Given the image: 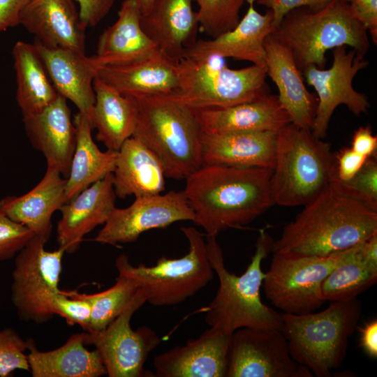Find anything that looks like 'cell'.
Listing matches in <instances>:
<instances>
[{
    "label": "cell",
    "instance_id": "obj_1",
    "mask_svg": "<svg viewBox=\"0 0 377 377\" xmlns=\"http://www.w3.org/2000/svg\"><path fill=\"white\" fill-rule=\"evenodd\" d=\"M272 173L265 168L202 165L186 179L183 191L193 222L210 236L252 222L274 204Z\"/></svg>",
    "mask_w": 377,
    "mask_h": 377
},
{
    "label": "cell",
    "instance_id": "obj_2",
    "mask_svg": "<svg viewBox=\"0 0 377 377\" xmlns=\"http://www.w3.org/2000/svg\"><path fill=\"white\" fill-rule=\"evenodd\" d=\"M377 232V212L328 186L283 229L273 253L327 256Z\"/></svg>",
    "mask_w": 377,
    "mask_h": 377
},
{
    "label": "cell",
    "instance_id": "obj_3",
    "mask_svg": "<svg viewBox=\"0 0 377 377\" xmlns=\"http://www.w3.org/2000/svg\"><path fill=\"white\" fill-rule=\"evenodd\" d=\"M205 236L207 256L219 281L214 298L205 309L207 324L227 335L242 327L281 330V313L263 303L260 298L265 277L261 265L272 251L274 243L268 232L264 228L260 230L255 253L240 276L226 269L216 236Z\"/></svg>",
    "mask_w": 377,
    "mask_h": 377
},
{
    "label": "cell",
    "instance_id": "obj_4",
    "mask_svg": "<svg viewBox=\"0 0 377 377\" xmlns=\"http://www.w3.org/2000/svg\"><path fill=\"white\" fill-rule=\"evenodd\" d=\"M271 34L290 51L301 71L309 65L325 68L329 50L349 46L364 58L370 46L367 29L345 0H332L318 8H295Z\"/></svg>",
    "mask_w": 377,
    "mask_h": 377
},
{
    "label": "cell",
    "instance_id": "obj_5",
    "mask_svg": "<svg viewBox=\"0 0 377 377\" xmlns=\"http://www.w3.org/2000/svg\"><path fill=\"white\" fill-rule=\"evenodd\" d=\"M134 97L138 112L132 137L157 157L165 177L186 179L202 165V131L193 110L167 95Z\"/></svg>",
    "mask_w": 377,
    "mask_h": 377
},
{
    "label": "cell",
    "instance_id": "obj_6",
    "mask_svg": "<svg viewBox=\"0 0 377 377\" xmlns=\"http://www.w3.org/2000/svg\"><path fill=\"white\" fill-rule=\"evenodd\" d=\"M362 303L355 298L331 302L324 310L305 314L281 313L282 332L290 354L313 376L330 377L343 362L348 340L357 330Z\"/></svg>",
    "mask_w": 377,
    "mask_h": 377
},
{
    "label": "cell",
    "instance_id": "obj_7",
    "mask_svg": "<svg viewBox=\"0 0 377 377\" xmlns=\"http://www.w3.org/2000/svg\"><path fill=\"white\" fill-rule=\"evenodd\" d=\"M334 156L329 142L311 129L289 123L276 133L275 163L270 178L274 204L305 205L329 185Z\"/></svg>",
    "mask_w": 377,
    "mask_h": 377
},
{
    "label": "cell",
    "instance_id": "obj_8",
    "mask_svg": "<svg viewBox=\"0 0 377 377\" xmlns=\"http://www.w3.org/2000/svg\"><path fill=\"white\" fill-rule=\"evenodd\" d=\"M179 71V88L167 96L192 109L228 108L269 94L265 67L232 69L216 54L184 57Z\"/></svg>",
    "mask_w": 377,
    "mask_h": 377
},
{
    "label": "cell",
    "instance_id": "obj_9",
    "mask_svg": "<svg viewBox=\"0 0 377 377\" xmlns=\"http://www.w3.org/2000/svg\"><path fill=\"white\" fill-rule=\"evenodd\" d=\"M188 242V252L179 258L163 256L154 266L132 265L126 254L115 260L119 275L133 279L147 302L157 306L180 304L205 287L214 278L204 235L195 228L182 227Z\"/></svg>",
    "mask_w": 377,
    "mask_h": 377
},
{
    "label": "cell",
    "instance_id": "obj_10",
    "mask_svg": "<svg viewBox=\"0 0 377 377\" xmlns=\"http://www.w3.org/2000/svg\"><path fill=\"white\" fill-rule=\"evenodd\" d=\"M348 249L327 256L274 253L263 281L266 298L286 313L313 312L325 303L320 293L322 282Z\"/></svg>",
    "mask_w": 377,
    "mask_h": 377
},
{
    "label": "cell",
    "instance_id": "obj_11",
    "mask_svg": "<svg viewBox=\"0 0 377 377\" xmlns=\"http://www.w3.org/2000/svg\"><path fill=\"white\" fill-rule=\"evenodd\" d=\"M47 239L34 235L17 253L13 272L11 299L19 318L37 324L54 316L52 301L59 283L65 251H47Z\"/></svg>",
    "mask_w": 377,
    "mask_h": 377
},
{
    "label": "cell",
    "instance_id": "obj_12",
    "mask_svg": "<svg viewBox=\"0 0 377 377\" xmlns=\"http://www.w3.org/2000/svg\"><path fill=\"white\" fill-rule=\"evenodd\" d=\"M146 302L140 289L128 308L105 330L83 332L84 344L95 346L109 377L155 376L144 365L162 340L151 328L133 330L130 324L133 315Z\"/></svg>",
    "mask_w": 377,
    "mask_h": 377
},
{
    "label": "cell",
    "instance_id": "obj_13",
    "mask_svg": "<svg viewBox=\"0 0 377 377\" xmlns=\"http://www.w3.org/2000/svg\"><path fill=\"white\" fill-rule=\"evenodd\" d=\"M346 46L333 49V62L328 69L309 65L302 71L304 81L316 91L318 105L311 132L319 139L327 135L332 115L340 105H346L355 116L367 112L368 97L354 89L353 80L357 73L367 68L369 61L356 55Z\"/></svg>",
    "mask_w": 377,
    "mask_h": 377
},
{
    "label": "cell",
    "instance_id": "obj_14",
    "mask_svg": "<svg viewBox=\"0 0 377 377\" xmlns=\"http://www.w3.org/2000/svg\"><path fill=\"white\" fill-rule=\"evenodd\" d=\"M291 357L281 330L242 327L230 339L226 377H313Z\"/></svg>",
    "mask_w": 377,
    "mask_h": 377
},
{
    "label": "cell",
    "instance_id": "obj_15",
    "mask_svg": "<svg viewBox=\"0 0 377 377\" xmlns=\"http://www.w3.org/2000/svg\"><path fill=\"white\" fill-rule=\"evenodd\" d=\"M193 220V211L184 191L136 197L128 207H115L93 240L112 245L133 242L146 231Z\"/></svg>",
    "mask_w": 377,
    "mask_h": 377
},
{
    "label": "cell",
    "instance_id": "obj_16",
    "mask_svg": "<svg viewBox=\"0 0 377 377\" xmlns=\"http://www.w3.org/2000/svg\"><path fill=\"white\" fill-rule=\"evenodd\" d=\"M231 336L209 327L198 338L157 355L155 376L226 377Z\"/></svg>",
    "mask_w": 377,
    "mask_h": 377
},
{
    "label": "cell",
    "instance_id": "obj_17",
    "mask_svg": "<svg viewBox=\"0 0 377 377\" xmlns=\"http://www.w3.org/2000/svg\"><path fill=\"white\" fill-rule=\"evenodd\" d=\"M96 76L123 95H170L179 86V60L158 47L131 63L97 67Z\"/></svg>",
    "mask_w": 377,
    "mask_h": 377
},
{
    "label": "cell",
    "instance_id": "obj_18",
    "mask_svg": "<svg viewBox=\"0 0 377 377\" xmlns=\"http://www.w3.org/2000/svg\"><path fill=\"white\" fill-rule=\"evenodd\" d=\"M116 197L110 173L64 204L57 228L58 248L75 252L85 235L108 221L116 207Z\"/></svg>",
    "mask_w": 377,
    "mask_h": 377
},
{
    "label": "cell",
    "instance_id": "obj_19",
    "mask_svg": "<svg viewBox=\"0 0 377 377\" xmlns=\"http://www.w3.org/2000/svg\"><path fill=\"white\" fill-rule=\"evenodd\" d=\"M32 146L45 158L47 166L57 169L66 179L76 146V128L66 99H57L40 112L23 117Z\"/></svg>",
    "mask_w": 377,
    "mask_h": 377
},
{
    "label": "cell",
    "instance_id": "obj_20",
    "mask_svg": "<svg viewBox=\"0 0 377 377\" xmlns=\"http://www.w3.org/2000/svg\"><path fill=\"white\" fill-rule=\"evenodd\" d=\"M34 44L57 93L76 105L92 125L96 101L93 82L97 67L91 57L68 49L47 47L36 40Z\"/></svg>",
    "mask_w": 377,
    "mask_h": 377
},
{
    "label": "cell",
    "instance_id": "obj_21",
    "mask_svg": "<svg viewBox=\"0 0 377 377\" xmlns=\"http://www.w3.org/2000/svg\"><path fill=\"white\" fill-rule=\"evenodd\" d=\"M255 0H247L249 8L236 27L210 40L199 39L185 50L183 57L216 54L247 61L265 67V38L274 30L270 10L262 15L254 8Z\"/></svg>",
    "mask_w": 377,
    "mask_h": 377
},
{
    "label": "cell",
    "instance_id": "obj_22",
    "mask_svg": "<svg viewBox=\"0 0 377 377\" xmlns=\"http://www.w3.org/2000/svg\"><path fill=\"white\" fill-rule=\"evenodd\" d=\"M19 24L47 47L85 53V29L72 0H29Z\"/></svg>",
    "mask_w": 377,
    "mask_h": 377
},
{
    "label": "cell",
    "instance_id": "obj_23",
    "mask_svg": "<svg viewBox=\"0 0 377 377\" xmlns=\"http://www.w3.org/2000/svg\"><path fill=\"white\" fill-rule=\"evenodd\" d=\"M266 73L276 84L279 101L297 126L311 129L317 105V96L309 92L302 71L290 51L272 34L265 40Z\"/></svg>",
    "mask_w": 377,
    "mask_h": 377
},
{
    "label": "cell",
    "instance_id": "obj_24",
    "mask_svg": "<svg viewBox=\"0 0 377 377\" xmlns=\"http://www.w3.org/2000/svg\"><path fill=\"white\" fill-rule=\"evenodd\" d=\"M202 133L218 134L245 131L278 132L290 123L277 95L224 108L193 109Z\"/></svg>",
    "mask_w": 377,
    "mask_h": 377
},
{
    "label": "cell",
    "instance_id": "obj_25",
    "mask_svg": "<svg viewBox=\"0 0 377 377\" xmlns=\"http://www.w3.org/2000/svg\"><path fill=\"white\" fill-rule=\"evenodd\" d=\"M276 133L273 131L202 133V165L272 170L275 163Z\"/></svg>",
    "mask_w": 377,
    "mask_h": 377
},
{
    "label": "cell",
    "instance_id": "obj_26",
    "mask_svg": "<svg viewBox=\"0 0 377 377\" xmlns=\"http://www.w3.org/2000/svg\"><path fill=\"white\" fill-rule=\"evenodd\" d=\"M193 0H154L149 11L142 15L145 34L174 59L182 58L186 50L198 40V13Z\"/></svg>",
    "mask_w": 377,
    "mask_h": 377
},
{
    "label": "cell",
    "instance_id": "obj_27",
    "mask_svg": "<svg viewBox=\"0 0 377 377\" xmlns=\"http://www.w3.org/2000/svg\"><path fill=\"white\" fill-rule=\"evenodd\" d=\"M141 17V10L135 1L122 2L118 19L101 34L96 53L91 57L96 67L131 63L158 47L143 31Z\"/></svg>",
    "mask_w": 377,
    "mask_h": 377
},
{
    "label": "cell",
    "instance_id": "obj_28",
    "mask_svg": "<svg viewBox=\"0 0 377 377\" xmlns=\"http://www.w3.org/2000/svg\"><path fill=\"white\" fill-rule=\"evenodd\" d=\"M66 179L55 168L47 166L38 184L23 195L7 196L0 200V212L19 223L34 235L49 239L54 212L64 202Z\"/></svg>",
    "mask_w": 377,
    "mask_h": 377
},
{
    "label": "cell",
    "instance_id": "obj_29",
    "mask_svg": "<svg viewBox=\"0 0 377 377\" xmlns=\"http://www.w3.org/2000/svg\"><path fill=\"white\" fill-rule=\"evenodd\" d=\"M113 175L117 197L153 195L165 191V172L157 157L140 140L131 137L117 151Z\"/></svg>",
    "mask_w": 377,
    "mask_h": 377
},
{
    "label": "cell",
    "instance_id": "obj_30",
    "mask_svg": "<svg viewBox=\"0 0 377 377\" xmlns=\"http://www.w3.org/2000/svg\"><path fill=\"white\" fill-rule=\"evenodd\" d=\"M84 334L71 335L61 346L40 351L28 339L27 359L33 377H99L107 374L98 353L84 347Z\"/></svg>",
    "mask_w": 377,
    "mask_h": 377
},
{
    "label": "cell",
    "instance_id": "obj_31",
    "mask_svg": "<svg viewBox=\"0 0 377 377\" xmlns=\"http://www.w3.org/2000/svg\"><path fill=\"white\" fill-rule=\"evenodd\" d=\"M93 86L96 101L92 125L97 130L96 139L108 149L118 151L134 133L138 112L137 100L121 94L97 76Z\"/></svg>",
    "mask_w": 377,
    "mask_h": 377
},
{
    "label": "cell",
    "instance_id": "obj_32",
    "mask_svg": "<svg viewBox=\"0 0 377 377\" xmlns=\"http://www.w3.org/2000/svg\"><path fill=\"white\" fill-rule=\"evenodd\" d=\"M73 123L76 128V146L66 182L65 203L112 173L117 156V151L99 149L91 136L92 125L85 115L78 112Z\"/></svg>",
    "mask_w": 377,
    "mask_h": 377
},
{
    "label": "cell",
    "instance_id": "obj_33",
    "mask_svg": "<svg viewBox=\"0 0 377 377\" xmlns=\"http://www.w3.org/2000/svg\"><path fill=\"white\" fill-rule=\"evenodd\" d=\"M12 54L17 80L16 100L22 117H27L50 105L59 94L34 44L17 41Z\"/></svg>",
    "mask_w": 377,
    "mask_h": 377
},
{
    "label": "cell",
    "instance_id": "obj_34",
    "mask_svg": "<svg viewBox=\"0 0 377 377\" xmlns=\"http://www.w3.org/2000/svg\"><path fill=\"white\" fill-rule=\"evenodd\" d=\"M362 243L349 248L342 261L322 282L320 293L325 302L357 298L376 283L377 262L364 256Z\"/></svg>",
    "mask_w": 377,
    "mask_h": 377
},
{
    "label": "cell",
    "instance_id": "obj_35",
    "mask_svg": "<svg viewBox=\"0 0 377 377\" xmlns=\"http://www.w3.org/2000/svg\"><path fill=\"white\" fill-rule=\"evenodd\" d=\"M140 288L131 278L119 275L111 288L94 294L82 295L91 304V314L88 330H105L132 303Z\"/></svg>",
    "mask_w": 377,
    "mask_h": 377
},
{
    "label": "cell",
    "instance_id": "obj_36",
    "mask_svg": "<svg viewBox=\"0 0 377 377\" xmlns=\"http://www.w3.org/2000/svg\"><path fill=\"white\" fill-rule=\"evenodd\" d=\"M247 0H197L199 30L211 38L233 29Z\"/></svg>",
    "mask_w": 377,
    "mask_h": 377
},
{
    "label": "cell",
    "instance_id": "obj_37",
    "mask_svg": "<svg viewBox=\"0 0 377 377\" xmlns=\"http://www.w3.org/2000/svg\"><path fill=\"white\" fill-rule=\"evenodd\" d=\"M329 185L339 193L377 212L376 155L369 157L357 173L348 180H340L332 172Z\"/></svg>",
    "mask_w": 377,
    "mask_h": 377
},
{
    "label": "cell",
    "instance_id": "obj_38",
    "mask_svg": "<svg viewBox=\"0 0 377 377\" xmlns=\"http://www.w3.org/2000/svg\"><path fill=\"white\" fill-rule=\"evenodd\" d=\"M27 350L28 340L12 328L0 330V376H10L17 369L29 371Z\"/></svg>",
    "mask_w": 377,
    "mask_h": 377
},
{
    "label": "cell",
    "instance_id": "obj_39",
    "mask_svg": "<svg viewBox=\"0 0 377 377\" xmlns=\"http://www.w3.org/2000/svg\"><path fill=\"white\" fill-rule=\"evenodd\" d=\"M52 311L54 315L64 318L68 325H78L84 330H88L91 304L82 293L59 290L52 299Z\"/></svg>",
    "mask_w": 377,
    "mask_h": 377
},
{
    "label": "cell",
    "instance_id": "obj_40",
    "mask_svg": "<svg viewBox=\"0 0 377 377\" xmlns=\"http://www.w3.org/2000/svg\"><path fill=\"white\" fill-rule=\"evenodd\" d=\"M34 235L26 226L0 212V260L15 257Z\"/></svg>",
    "mask_w": 377,
    "mask_h": 377
},
{
    "label": "cell",
    "instance_id": "obj_41",
    "mask_svg": "<svg viewBox=\"0 0 377 377\" xmlns=\"http://www.w3.org/2000/svg\"><path fill=\"white\" fill-rule=\"evenodd\" d=\"M334 164L332 174L342 181L354 177L368 158L358 154L350 147H344L334 154Z\"/></svg>",
    "mask_w": 377,
    "mask_h": 377
},
{
    "label": "cell",
    "instance_id": "obj_42",
    "mask_svg": "<svg viewBox=\"0 0 377 377\" xmlns=\"http://www.w3.org/2000/svg\"><path fill=\"white\" fill-rule=\"evenodd\" d=\"M79 5L81 23L87 28L98 24L109 13L115 0H72Z\"/></svg>",
    "mask_w": 377,
    "mask_h": 377
},
{
    "label": "cell",
    "instance_id": "obj_43",
    "mask_svg": "<svg viewBox=\"0 0 377 377\" xmlns=\"http://www.w3.org/2000/svg\"><path fill=\"white\" fill-rule=\"evenodd\" d=\"M330 1L332 0H256V2L272 11L273 26L275 28L282 18L295 8L302 6L318 8L327 4Z\"/></svg>",
    "mask_w": 377,
    "mask_h": 377
},
{
    "label": "cell",
    "instance_id": "obj_44",
    "mask_svg": "<svg viewBox=\"0 0 377 377\" xmlns=\"http://www.w3.org/2000/svg\"><path fill=\"white\" fill-rule=\"evenodd\" d=\"M354 17L367 29L374 43L377 42V0H352Z\"/></svg>",
    "mask_w": 377,
    "mask_h": 377
},
{
    "label": "cell",
    "instance_id": "obj_45",
    "mask_svg": "<svg viewBox=\"0 0 377 377\" xmlns=\"http://www.w3.org/2000/svg\"><path fill=\"white\" fill-rule=\"evenodd\" d=\"M350 148L367 158L376 155L377 137L373 135L370 125L360 126L354 132Z\"/></svg>",
    "mask_w": 377,
    "mask_h": 377
},
{
    "label": "cell",
    "instance_id": "obj_46",
    "mask_svg": "<svg viewBox=\"0 0 377 377\" xmlns=\"http://www.w3.org/2000/svg\"><path fill=\"white\" fill-rule=\"evenodd\" d=\"M29 0H0V31L19 24L21 11Z\"/></svg>",
    "mask_w": 377,
    "mask_h": 377
},
{
    "label": "cell",
    "instance_id": "obj_47",
    "mask_svg": "<svg viewBox=\"0 0 377 377\" xmlns=\"http://www.w3.org/2000/svg\"><path fill=\"white\" fill-rule=\"evenodd\" d=\"M360 333V346L372 358L377 357V320L373 319L357 327Z\"/></svg>",
    "mask_w": 377,
    "mask_h": 377
},
{
    "label": "cell",
    "instance_id": "obj_48",
    "mask_svg": "<svg viewBox=\"0 0 377 377\" xmlns=\"http://www.w3.org/2000/svg\"><path fill=\"white\" fill-rule=\"evenodd\" d=\"M135 1L140 7L142 15L147 13L152 5L154 0H133Z\"/></svg>",
    "mask_w": 377,
    "mask_h": 377
},
{
    "label": "cell",
    "instance_id": "obj_49",
    "mask_svg": "<svg viewBox=\"0 0 377 377\" xmlns=\"http://www.w3.org/2000/svg\"><path fill=\"white\" fill-rule=\"evenodd\" d=\"M345 1H348V2L350 3L352 0H345Z\"/></svg>",
    "mask_w": 377,
    "mask_h": 377
}]
</instances>
